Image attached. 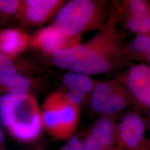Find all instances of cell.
<instances>
[{"mask_svg": "<svg viewBox=\"0 0 150 150\" xmlns=\"http://www.w3.org/2000/svg\"><path fill=\"white\" fill-rule=\"evenodd\" d=\"M5 137L3 127L0 124V150L5 149Z\"/></svg>", "mask_w": 150, "mask_h": 150, "instance_id": "44dd1931", "label": "cell"}, {"mask_svg": "<svg viewBox=\"0 0 150 150\" xmlns=\"http://www.w3.org/2000/svg\"><path fill=\"white\" fill-rule=\"evenodd\" d=\"M146 131L145 122L138 114H125L116 124V146L123 150L136 149L146 139Z\"/></svg>", "mask_w": 150, "mask_h": 150, "instance_id": "52a82bcc", "label": "cell"}, {"mask_svg": "<svg viewBox=\"0 0 150 150\" xmlns=\"http://www.w3.org/2000/svg\"><path fill=\"white\" fill-rule=\"evenodd\" d=\"M5 150V149H4V150Z\"/></svg>", "mask_w": 150, "mask_h": 150, "instance_id": "d4e9b609", "label": "cell"}, {"mask_svg": "<svg viewBox=\"0 0 150 150\" xmlns=\"http://www.w3.org/2000/svg\"><path fill=\"white\" fill-rule=\"evenodd\" d=\"M32 86L31 79L20 72L0 74V94L28 93Z\"/></svg>", "mask_w": 150, "mask_h": 150, "instance_id": "7c38bea8", "label": "cell"}, {"mask_svg": "<svg viewBox=\"0 0 150 150\" xmlns=\"http://www.w3.org/2000/svg\"><path fill=\"white\" fill-rule=\"evenodd\" d=\"M86 150H106L116 146V124L103 117L97 121L83 141Z\"/></svg>", "mask_w": 150, "mask_h": 150, "instance_id": "9c48e42d", "label": "cell"}, {"mask_svg": "<svg viewBox=\"0 0 150 150\" xmlns=\"http://www.w3.org/2000/svg\"><path fill=\"white\" fill-rule=\"evenodd\" d=\"M64 4L60 0H25L17 20L23 24L38 26L45 23L57 12Z\"/></svg>", "mask_w": 150, "mask_h": 150, "instance_id": "ba28073f", "label": "cell"}, {"mask_svg": "<svg viewBox=\"0 0 150 150\" xmlns=\"http://www.w3.org/2000/svg\"><path fill=\"white\" fill-rule=\"evenodd\" d=\"M30 36L17 28L0 29V52L11 59L17 56L29 46Z\"/></svg>", "mask_w": 150, "mask_h": 150, "instance_id": "8fae6325", "label": "cell"}, {"mask_svg": "<svg viewBox=\"0 0 150 150\" xmlns=\"http://www.w3.org/2000/svg\"><path fill=\"white\" fill-rule=\"evenodd\" d=\"M117 16H112L99 32L84 43L52 54V62L61 69L87 75L106 74L121 64L125 51Z\"/></svg>", "mask_w": 150, "mask_h": 150, "instance_id": "6da1fadb", "label": "cell"}, {"mask_svg": "<svg viewBox=\"0 0 150 150\" xmlns=\"http://www.w3.org/2000/svg\"><path fill=\"white\" fill-rule=\"evenodd\" d=\"M134 150H150V141L148 139H146L145 142L140 145L139 147Z\"/></svg>", "mask_w": 150, "mask_h": 150, "instance_id": "7402d4cb", "label": "cell"}, {"mask_svg": "<svg viewBox=\"0 0 150 150\" xmlns=\"http://www.w3.org/2000/svg\"><path fill=\"white\" fill-rule=\"evenodd\" d=\"M0 124L18 142H36L43 131L41 108L36 98L30 93L1 95Z\"/></svg>", "mask_w": 150, "mask_h": 150, "instance_id": "7a4b0ae2", "label": "cell"}, {"mask_svg": "<svg viewBox=\"0 0 150 150\" xmlns=\"http://www.w3.org/2000/svg\"><path fill=\"white\" fill-rule=\"evenodd\" d=\"M16 59L8 57L0 52V74L3 73H22V64L17 62Z\"/></svg>", "mask_w": 150, "mask_h": 150, "instance_id": "ac0fdd59", "label": "cell"}, {"mask_svg": "<svg viewBox=\"0 0 150 150\" xmlns=\"http://www.w3.org/2000/svg\"><path fill=\"white\" fill-rule=\"evenodd\" d=\"M41 113L43 130L54 139L66 141L75 135L80 108L69 102L62 91H54L46 97Z\"/></svg>", "mask_w": 150, "mask_h": 150, "instance_id": "277c9868", "label": "cell"}, {"mask_svg": "<svg viewBox=\"0 0 150 150\" xmlns=\"http://www.w3.org/2000/svg\"><path fill=\"white\" fill-rule=\"evenodd\" d=\"M62 81L69 89L80 91L85 95L93 89V82L88 75L70 72L63 76Z\"/></svg>", "mask_w": 150, "mask_h": 150, "instance_id": "4fadbf2b", "label": "cell"}, {"mask_svg": "<svg viewBox=\"0 0 150 150\" xmlns=\"http://www.w3.org/2000/svg\"><path fill=\"white\" fill-rule=\"evenodd\" d=\"M59 150H86L83 141L76 136L74 135L66 141V143Z\"/></svg>", "mask_w": 150, "mask_h": 150, "instance_id": "d6986e66", "label": "cell"}, {"mask_svg": "<svg viewBox=\"0 0 150 150\" xmlns=\"http://www.w3.org/2000/svg\"><path fill=\"white\" fill-rule=\"evenodd\" d=\"M126 83L134 99L142 106H150V68L148 65L138 64L131 67Z\"/></svg>", "mask_w": 150, "mask_h": 150, "instance_id": "30bf717a", "label": "cell"}, {"mask_svg": "<svg viewBox=\"0 0 150 150\" xmlns=\"http://www.w3.org/2000/svg\"><path fill=\"white\" fill-rule=\"evenodd\" d=\"M126 26L129 31L137 34L150 33V16H128L126 20Z\"/></svg>", "mask_w": 150, "mask_h": 150, "instance_id": "2e32d148", "label": "cell"}, {"mask_svg": "<svg viewBox=\"0 0 150 150\" xmlns=\"http://www.w3.org/2000/svg\"><path fill=\"white\" fill-rule=\"evenodd\" d=\"M81 37H67L52 24L38 30L30 36L29 46L51 56L57 51L80 43Z\"/></svg>", "mask_w": 150, "mask_h": 150, "instance_id": "8992f818", "label": "cell"}, {"mask_svg": "<svg viewBox=\"0 0 150 150\" xmlns=\"http://www.w3.org/2000/svg\"><path fill=\"white\" fill-rule=\"evenodd\" d=\"M131 49L134 53L150 62V33L137 34L131 43Z\"/></svg>", "mask_w": 150, "mask_h": 150, "instance_id": "9a60e30c", "label": "cell"}, {"mask_svg": "<svg viewBox=\"0 0 150 150\" xmlns=\"http://www.w3.org/2000/svg\"><path fill=\"white\" fill-rule=\"evenodd\" d=\"M129 16L145 17L150 16L149 4L144 0H132L128 5Z\"/></svg>", "mask_w": 150, "mask_h": 150, "instance_id": "e0dca14e", "label": "cell"}, {"mask_svg": "<svg viewBox=\"0 0 150 150\" xmlns=\"http://www.w3.org/2000/svg\"><path fill=\"white\" fill-rule=\"evenodd\" d=\"M103 2L92 0H72L65 4L56 14L54 25L69 38L81 36L92 30H101L106 22Z\"/></svg>", "mask_w": 150, "mask_h": 150, "instance_id": "3957f363", "label": "cell"}, {"mask_svg": "<svg viewBox=\"0 0 150 150\" xmlns=\"http://www.w3.org/2000/svg\"><path fill=\"white\" fill-rule=\"evenodd\" d=\"M112 150H123L122 149H121V147H120L118 146H115V147H113Z\"/></svg>", "mask_w": 150, "mask_h": 150, "instance_id": "603a6c76", "label": "cell"}, {"mask_svg": "<svg viewBox=\"0 0 150 150\" xmlns=\"http://www.w3.org/2000/svg\"><path fill=\"white\" fill-rule=\"evenodd\" d=\"M112 149H108V150H112Z\"/></svg>", "mask_w": 150, "mask_h": 150, "instance_id": "cb8c5ba5", "label": "cell"}, {"mask_svg": "<svg viewBox=\"0 0 150 150\" xmlns=\"http://www.w3.org/2000/svg\"><path fill=\"white\" fill-rule=\"evenodd\" d=\"M22 1L0 0V25L17 20L21 10Z\"/></svg>", "mask_w": 150, "mask_h": 150, "instance_id": "5bb4252c", "label": "cell"}, {"mask_svg": "<svg viewBox=\"0 0 150 150\" xmlns=\"http://www.w3.org/2000/svg\"><path fill=\"white\" fill-rule=\"evenodd\" d=\"M64 96L69 102L76 105L80 106V105L83 101L85 95L80 91L69 89L68 91L64 93Z\"/></svg>", "mask_w": 150, "mask_h": 150, "instance_id": "ffe728a7", "label": "cell"}, {"mask_svg": "<svg viewBox=\"0 0 150 150\" xmlns=\"http://www.w3.org/2000/svg\"><path fill=\"white\" fill-rule=\"evenodd\" d=\"M129 104L127 93L117 81L102 82L93 88L91 105L96 112L111 115L123 111Z\"/></svg>", "mask_w": 150, "mask_h": 150, "instance_id": "5b68a950", "label": "cell"}]
</instances>
